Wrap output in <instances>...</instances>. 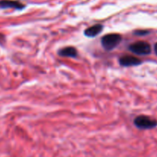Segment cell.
I'll list each match as a JSON object with an SVG mask.
<instances>
[{
  "instance_id": "6da1fadb",
  "label": "cell",
  "mask_w": 157,
  "mask_h": 157,
  "mask_svg": "<svg viewBox=\"0 0 157 157\" xmlns=\"http://www.w3.org/2000/svg\"><path fill=\"white\" fill-rule=\"evenodd\" d=\"M122 40V36L118 33H110L104 36L101 39L102 46L105 50H113L119 46Z\"/></svg>"
},
{
  "instance_id": "7a4b0ae2",
  "label": "cell",
  "mask_w": 157,
  "mask_h": 157,
  "mask_svg": "<svg viewBox=\"0 0 157 157\" xmlns=\"http://www.w3.org/2000/svg\"><path fill=\"white\" fill-rule=\"evenodd\" d=\"M134 124L138 129H150L157 126V120L146 116H139L134 120Z\"/></svg>"
},
{
  "instance_id": "3957f363",
  "label": "cell",
  "mask_w": 157,
  "mask_h": 157,
  "mask_svg": "<svg viewBox=\"0 0 157 157\" xmlns=\"http://www.w3.org/2000/svg\"><path fill=\"white\" fill-rule=\"evenodd\" d=\"M129 51L134 54L140 56H146L151 53V46L146 42L139 41L134 43L129 46Z\"/></svg>"
},
{
  "instance_id": "277c9868",
  "label": "cell",
  "mask_w": 157,
  "mask_h": 157,
  "mask_svg": "<svg viewBox=\"0 0 157 157\" xmlns=\"http://www.w3.org/2000/svg\"><path fill=\"white\" fill-rule=\"evenodd\" d=\"M0 8H11L17 10H22L25 8V5L19 1H15V0H0Z\"/></svg>"
},
{
  "instance_id": "5b68a950",
  "label": "cell",
  "mask_w": 157,
  "mask_h": 157,
  "mask_svg": "<svg viewBox=\"0 0 157 157\" xmlns=\"http://www.w3.org/2000/svg\"><path fill=\"white\" fill-rule=\"evenodd\" d=\"M142 61L140 59L132 56H123L120 58V64L123 66H133L141 64Z\"/></svg>"
},
{
  "instance_id": "8992f818",
  "label": "cell",
  "mask_w": 157,
  "mask_h": 157,
  "mask_svg": "<svg viewBox=\"0 0 157 157\" xmlns=\"http://www.w3.org/2000/svg\"><path fill=\"white\" fill-rule=\"evenodd\" d=\"M102 29H103L102 25L96 24V25H93V26L86 29L85 32H84V35L87 37H95L97 35H99V33H101V32L102 31Z\"/></svg>"
},
{
  "instance_id": "52a82bcc",
  "label": "cell",
  "mask_w": 157,
  "mask_h": 157,
  "mask_svg": "<svg viewBox=\"0 0 157 157\" xmlns=\"http://www.w3.org/2000/svg\"><path fill=\"white\" fill-rule=\"evenodd\" d=\"M59 55L63 57H70V58H75L78 56V52L76 49L72 46H68L59 51Z\"/></svg>"
},
{
  "instance_id": "ba28073f",
  "label": "cell",
  "mask_w": 157,
  "mask_h": 157,
  "mask_svg": "<svg viewBox=\"0 0 157 157\" xmlns=\"http://www.w3.org/2000/svg\"><path fill=\"white\" fill-rule=\"evenodd\" d=\"M133 33L136 35V36H146V34L149 33V32L147 31V30H144V29H138V30H136Z\"/></svg>"
},
{
  "instance_id": "9c48e42d",
  "label": "cell",
  "mask_w": 157,
  "mask_h": 157,
  "mask_svg": "<svg viewBox=\"0 0 157 157\" xmlns=\"http://www.w3.org/2000/svg\"><path fill=\"white\" fill-rule=\"evenodd\" d=\"M154 50H155V54H156V55H157V43L155 45V46H154Z\"/></svg>"
}]
</instances>
